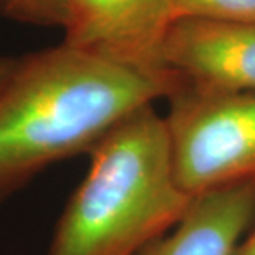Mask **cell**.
<instances>
[{
  "instance_id": "obj_10",
  "label": "cell",
  "mask_w": 255,
  "mask_h": 255,
  "mask_svg": "<svg viewBox=\"0 0 255 255\" xmlns=\"http://www.w3.org/2000/svg\"><path fill=\"white\" fill-rule=\"evenodd\" d=\"M18 57H10V55H0V88L7 83L10 75L17 68Z\"/></svg>"
},
{
  "instance_id": "obj_1",
  "label": "cell",
  "mask_w": 255,
  "mask_h": 255,
  "mask_svg": "<svg viewBox=\"0 0 255 255\" xmlns=\"http://www.w3.org/2000/svg\"><path fill=\"white\" fill-rule=\"evenodd\" d=\"M179 88L149 73L58 45L18 57L0 88V202L58 161L88 154L142 106Z\"/></svg>"
},
{
  "instance_id": "obj_5",
  "label": "cell",
  "mask_w": 255,
  "mask_h": 255,
  "mask_svg": "<svg viewBox=\"0 0 255 255\" xmlns=\"http://www.w3.org/2000/svg\"><path fill=\"white\" fill-rule=\"evenodd\" d=\"M162 65L186 88L255 93V20H176Z\"/></svg>"
},
{
  "instance_id": "obj_6",
  "label": "cell",
  "mask_w": 255,
  "mask_h": 255,
  "mask_svg": "<svg viewBox=\"0 0 255 255\" xmlns=\"http://www.w3.org/2000/svg\"><path fill=\"white\" fill-rule=\"evenodd\" d=\"M255 221V181L194 196L184 217L136 255H231Z\"/></svg>"
},
{
  "instance_id": "obj_3",
  "label": "cell",
  "mask_w": 255,
  "mask_h": 255,
  "mask_svg": "<svg viewBox=\"0 0 255 255\" xmlns=\"http://www.w3.org/2000/svg\"><path fill=\"white\" fill-rule=\"evenodd\" d=\"M166 100L176 177L189 196L255 181V93L179 86Z\"/></svg>"
},
{
  "instance_id": "obj_4",
  "label": "cell",
  "mask_w": 255,
  "mask_h": 255,
  "mask_svg": "<svg viewBox=\"0 0 255 255\" xmlns=\"http://www.w3.org/2000/svg\"><path fill=\"white\" fill-rule=\"evenodd\" d=\"M174 22L172 0H70L62 43L136 70L171 73L162 47Z\"/></svg>"
},
{
  "instance_id": "obj_2",
  "label": "cell",
  "mask_w": 255,
  "mask_h": 255,
  "mask_svg": "<svg viewBox=\"0 0 255 255\" xmlns=\"http://www.w3.org/2000/svg\"><path fill=\"white\" fill-rule=\"evenodd\" d=\"M88 156L48 255H136L189 209L194 197L176 177L167 125L154 105L126 116Z\"/></svg>"
},
{
  "instance_id": "obj_8",
  "label": "cell",
  "mask_w": 255,
  "mask_h": 255,
  "mask_svg": "<svg viewBox=\"0 0 255 255\" xmlns=\"http://www.w3.org/2000/svg\"><path fill=\"white\" fill-rule=\"evenodd\" d=\"M70 0H0V15L35 27L63 28Z\"/></svg>"
},
{
  "instance_id": "obj_9",
  "label": "cell",
  "mask_w": 255,
  "mask_h": 255,
  "mask_svg": "<svg viewBox=\"0 0 255 255\" xmlns=\"http://www.w3.org/2000/svg\"><path fill=\"white\" fill-rule=\"evenodd\" d=\"M231 255H255V221L242 236L241 241L237 242Z\"/></svg>"
},
{
  "instance_id": "obj_7",
  "label": "cell",
  "mask_w": 255,
  "mask_h": 255,
  "mask_svg": "<svg viewBox=\"0 0 255 255\" xmlns=\"http://www.w3.org/2000/svg\"><path fill=\"white\" fill-rule=\"evenodd\" d=\"M172 5L176 20H255V0H172Z\"/></svg>"
}]
</instances>
